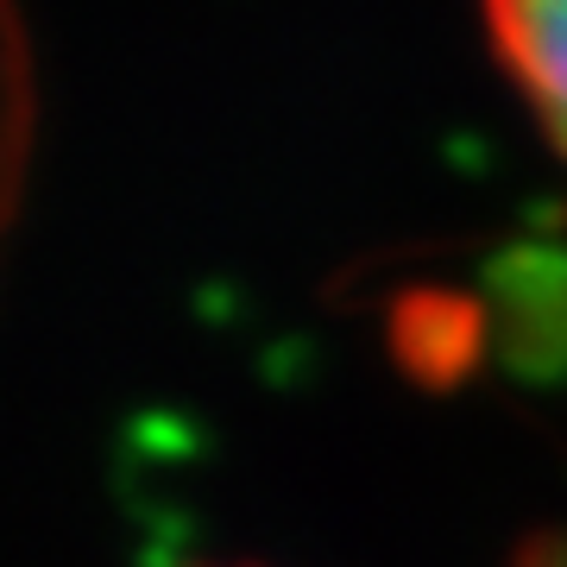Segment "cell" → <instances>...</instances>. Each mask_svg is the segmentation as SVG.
Wrapping results in <instances>:
<instances>
[{
  "mask_svg": "<svg viewBox=\"0 0 567 567\" xmlns=\"http://www.w3.org/2000/svg\"><path fill=\"white\" fill-rule=\"evenodd\" d=\"M486 25L505 70L567 152V0H486Z\"/></svg>",
  "mask_w": 567,
  "mask_h": 567,
  "instance_id": "6da1fadb",
  "label": "cell"
}]
</instances>
